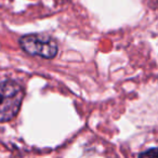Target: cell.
<instances>
[{"instance_id": "obj_3", "label": "cell", "mask_w": 158, "mask_h": 158, "mask_svg": "<svg viewBox=\"0 0 158 158\" xmlns=\"http://www.w3.org/2000/svg\"><path fill=\"white\" fill-rule=\"evenodd\" d=\"M139 158H158V148H151L140 155Z\"/></svg>"}, {"instance_id": "obj_1", "label": "cell", "mask_w": 158, "mask_h": 158, "mask_svg": "<svg viewBox=\"0 0 158 158\" xmlns=\"http://www.w3.org/2000/svg\"><path fill=\"white\" fill-rule=\"evenodd\" d=\"M24 98V91L18 82L6 80L0 84V123L16 116Z\"/></svg>"}, {"instance_id": "obj_2", "label": "cell", "mask_w": 158, "mask_h": 158, "mask_svg": "<svg viewBox=\"0 0 158 158\" xmlns=\"http://www.w3.org/2000/svg\"><path fill=\"white\" fill-rule=\"evenodd\" d=\"M20 44L25 52L46 59H53L57 53L56 42L46 35L34 34L24 36L20 39Z\"/></svg>"}]
</instances>
